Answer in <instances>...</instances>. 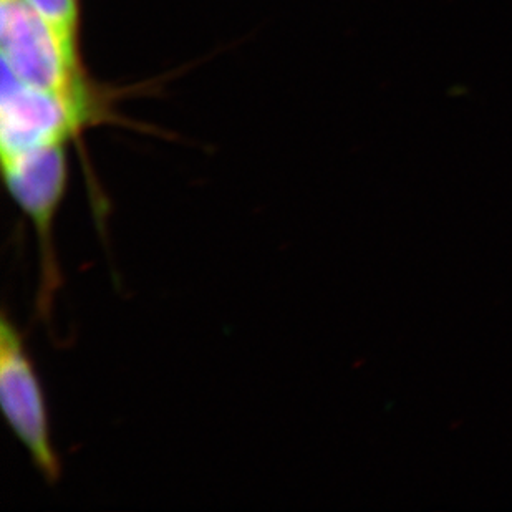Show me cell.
<instances>
[{
    "mask_svg": "<svg viewBox=\"0 0 512 512\" xmlns=\"http://www.w3.org/2000/svg\"><path fill=\"white\" fill-rule=\"evenodd\" d=\"M25 4L39 14L54 30L60 44L72 58L73 63L80 65L78 54V34H80V7L78 0H25Z\"/></svg>",
    "mask_w": 512,
    "mask_h": 512,
    "instance_id": "5b68a950",
    "label": "cell"
},
{
    "mask_svg": "<svg viewBox=\"0 0 512 512\" xmlns=\"http://www.w3.org/2000/svg\"><path fill=\"white\" fill-rule=\"evenodd\" d=\"M88 126L82 116L52 93L30 87L2 63L0 155H20L65 145Z\"/></svg>",
    "mask_w": 512,
    "mask_h": 512,
    "instance_id": "277c9868",
    "label": "cell"
},
{
    "mask_svg": "<svg viewBox=\"0 0 512 512\" xmlns=\"http://www.w3.org/2000/svg\"><path fill=\"white\" fill-rule=\"evenodd\" d=\"M0 406L10 431L49 484H57L62 464L50 430L49 408L34 360L14 320L0 319Z\"/></svg>",
    "mask_w": 512,
    "mask_h": 512,
    "instance_id": "3957f363",
    "label": "cell"
},
{
    "mask_svg": "<svg viewBox=\"0 0 512 512\" xmlns=\"http://www.w3.org/2000/svg\"><path fill=\"white\" fill-rule=\"evenodd\" d=\"M0 54L19 80L60 98L87 125L97 120L82 65L72 62L54 30L25 0H0Z\"/></svg>",
    "mask_w": 512,
    "mask_h": 512,
    "instance_id": "6da1fadb",
    "label": "cell"
},
{
    "mask_svg": "<svg viewBox=\"0 0 512 512\" xmlns=\"http://www.w3.org/2000/svg\"><path fill=\"white\" fill-rule=\"evenodd\" d=\"M2 173L10 198L29 218L39 239V312L49 320L54 299L62 284L55 254V219L67 193L68 166L65 145L2 158Z\"/></svg>",
    "mask_w": 512,
    "mask_h": 512,
    "instance_id": "7a4b0ae2",
    "label": "cell"
}]
</instances>
